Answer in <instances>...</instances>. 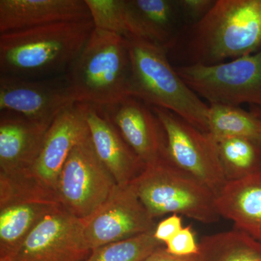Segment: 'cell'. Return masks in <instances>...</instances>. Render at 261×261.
Returning a JSON list of instances; mask_svg holds the SVG:
<instances>
[{"instance_id":"obj_10","label":"cell","mask_w":261,"mask_h":261,"mask_svg":"<svg viewBox=\"0 0 261 261\" xmlns=\"http://www.w3.org/2000/svg\"><path fill=\"white\" fill-rule=\"evenodd\" d=\"M82 221L84 242L91 251L108 244L154 232L157 226L130 185L117 187L97 211Z\"/></svg>"},{"instance_id":"obj_15","label":"cell","mask_w":261,"mask_h":261,"mask_svg":"<svg viewBox=\"0 0 261 261\" xmlns=\"http://www.w3.org/2000/svg\"><path fill=\"white\" fill-rule=\"evenodd\" d=\"M85 104V116L94 150L119 187H126L145 164L125 142L102 108Z\"/></svg>"},{"instance_id":"obj_16","label":"cell","mask_w":261,"mask_h":261,"mask_svg":"<svg viewBox=\"0 0 261 261\" xmlns=\"http://www.w3.org/2000/svg\"><path fill=\"white\" fill-rule=\"evenodd\" d=\"M87 19L85 0H0V34Z\"/></svg>"},{"instance_id":"obj_7","label":"cell","mask_w":261,"mask_h":261,"mask_svg":"<svg viewBox=\"0 0 261 261\" xmlns=\"http://www.w3.org/2000/svg\"><path fill=\"white\" fill-rule=\"evenodd\" d=\"M175 68L187 86L210 104L261 108V49L219 64Z\"/></svg>"},{"instance_id":"obj_27","label":"cell","mask_w":261,"mask_h":261,"mask_svg":"<svg viewBox=\"0 0 261 261\" xmlns=\"http://www.w3.org/2000/svg\"><path fill=\"white\" fill-rule=\"evenodd\" d=\"M182 228L181 216L172 214L157 224L153 235L156 240L165 245L172 240Z\"/></svg>"},{"instance_id":"obj_17","label":"cell","mask_w":261,"mask_h":261,"mask_svg":"<svg viewBox=\"0 0 261 261\" xmlns=\"http://www.w3.org/2000/svg\"><path fill=\"white\" fill-rule=\"evenodd\" d=\"M129 38L144 39L168 49L177 41V1L125 0Z\"/></svg>"},{"instance_id":"obj_25","label":"cell","mask_w":261,"mask_h":261,"mask_svg":"<svg viewBox=\"0 0 261 261\" xmlns=\"http://www.w3.org/2000/svg\"><path fill=\"white\" fill-rule=\"evenodd\" d=\"M165 248L169 253L179 256L195 255L200 252L199 243L196 241L195 232L191 226L183 227L172 240L165 244Z\"/></svg>"},{"instance_id":"obj_12","label":"cell","mask_w":261,"mask_h":261,"mask_svg":"<svg viewBox=\"0 0 261 261\" xmlns=\"http://www.w3.org/2000/svg\"><path fill=\"white\" fill-rule=\"evenodd\" d=\"M91 252L83 221L59 206L36 226L10 261H85Z\"/></svg>"},{"instance_id":"obj_26","label":"cell","mask_w":261,"mask_h":261,"mask_svg":"<svg viewBox=\"0 0 261 261\" xmlns=\"http://www.w3.org/2000/svg\"><path fill=\"white\" fill-rule=\"evenodd\" d=\"M177 3L181 14L194 25L210 11L216 0H179Z\"/></svg>"},{"instance_id":"obj_20","label":"cell","mask_w":261,"mask_h":261,"mask_svg":"<svg viewBox=\"0 0 261 261\" xmlns=\"http://www.w3.org/2000/svg\"><path fill=\"white\" fill-rule=\"evenodd\" d=\"M207 134L216 142L247 139L261 144V119L237 106L209 104Z\"/></svg>"},{"instance_id":"obj_4","label":"cell","mask_w":261,"mask_h":261,"mask_svg":"<svg viewBox=\"0 0 261 261\" xmlns=\"http://www.w3.org/2000/svg\"><path fill=\"white\" fill-rule=\"evenodd\" d=\"M130 74L128 39L95 28L65 73L76 102L97 107L129 97Z\"/></svg>"},{"instance_id":"obj_28","label":"cell","mask_w":261,"mask_h":261,"mask_svg":"<svg viewBox=\"0 0 261 261\" xmlns=\"http://www.w3.org/2000/svg\"><path fill=\"white\" fill-rule=\"evenodd\" d=\"M144 261H205L200 252L195 255L179 256L169 253L164 247H161L151 254Z\"/></svg>"},{"instance_id":"obj_24","label":"cell","mask_w":261,"mask_h":261,"mask_svg":"<svg viewBox=\"0 0 261 261\" xmlns=\"http://www.w3.org/2000/svg\"><path fill=\"white\" fill-rule=\"evenodd\" d=\"M94 28L128 39L125 0H85Z\"/></svg>"},{"instance_id":"obj_1","label":"cell","mask_w":261,"mask_h":261,"mask_svg":"<svg viewBox=\"0 0 261 261\" xmlns=\"http://www.w3.org/2000/svg\"><path fill=\"white\" fill-rule=\"evenodd\" d=\"M94 29L87 19L0 34V75L40 80L65 74Z\"/></svg>"},{"instance_id":"obj_3","label":"cell","mask_w":261,"mask_h":261,"mask_svg":"<svg viewBox=\"0 0 261 261\" xmlns=\"http://www.w3.org/2000/svg\"><path fill=\"white\" fill-rule=\"evenodd\" d=\"M132 62L129 97L164 108L207 133L209 106L181 78L166 48L144 39H128Z\"/></svg>"},{"instance_id":"obj_18","label":"cell","mask_w":261,"mask_h":261,"mask_svg":"<svg viewBox=\"0 0 261 261\" xmlns=\"http://www.w3.org/2000/svg\"><path fill=\"white\" fill-rule=\"evenodd\" d=\"M221 217L261 244V171L226 184L216 197Z\"/></svg>"},{"instance_id":"obj_5","label":"cell","mask_w":261,"mask_h":261,"mask_svg":"<svg viewBox=\"0 0 261 261\" xmlns=\"http://www.w3.org/2000/svg\"><path fill=\"white\" fill-rule=\"evenodd\" d=\"M130 185L154 220L177 214L209 224L221 218L214 194L168 158L146 165Z\"/></svg>"},{"instance_id":"obj_13","label":"cell","mask_w":261,"mask_h":261,"mask_svg":"<svg viewBox=\"0 0 261 261\" xmlns=\"http://www.w3.org/2000/svg\"><path fill=\"white\" fill-rule=\"evenodd\" d=\"M51 123L1 112L0 181H18L28 174L38 159Z\"/></svg>"},{"instance_id":"obj_22","label":"cell","mask_w":261,"mask_h":261,"mask_svg":"<svg viewBox=\"0 0 261 261\" xmlns=\"http://www.w3.org/2000/svg\"><path fill=\"white\" fill-rule=\"evenodd\" d=\"M220 162L228 182L239 181L261 171V144L243 138L216 142Z\"/></svg>"},{"instance_id":"obj_6","label":"cell","mask_w":261,"mask_h":261,"mask_svg":"<svg viewBox=\"0 0 261 261\" xmlns=\"http://www.w3.org/2000/svg\"><path fill=\"white\" fill-rule=\"evenodd\" d=\"M89 135L85 104L75 102L51 122L38 159L27 176L15 182L0 181V198H25L59 203L56 190L72 149Z\"/></svg>"},{"instance_id":"obj_14","label":"cell","mask_w":261,"mask_h":261,"mask_svg":"<svg viewBox=\"0 0 261 261\" xmlns=\"http://www.w3.org/2000/svg\"><path fill=\"white\" fill-rule=\"evenodd\" d=\"M100 108L145 166L167 158L166 133L150 106L128 97L116 105Z\"/></svg>"},{"instance_id":"obj_9","label":"cell","mask_w":261,"mask_h":261,"mask_svg":"<svg viewBox=\"0 0 261 261\" xmlns=\"http://www.w3.org/2000/svg\"><path fill=\"white\" fill-rule=\"evenodd\" d=\"M152 108L166 133L168 159L202 182L217 197L228 181L220 162L216 141L171 111Z\"/></svg>"},{"instance_id":"obj_19","label":"cell","mask_w":261,"mask_h":261,"mask_svg":"<svg viewBox=\"0 0 261 261\" xmlns=\"http://www.w3.org/2000/svg\"><path fill=\"white\" fill-rule=\"evenodd\" d=\"M59 206L23 198L0 202V261H10L36 226Z\"/></svg>"},{"instance_id":"obj_21","label":"cell","mask_w":261,"mask_h":261,"mask_svg":"<svg viewBox=\"0 0 261 261\" xmlns=\"http://www.w3.org/2000/svg\"><path fill=\"white\" fill-rule=\"evenodd\" d=\"M199 247L205 261H261V244L236 228L202 237Z\"/></svg>"},{"instance_id":"obj_23","label":"cell","mask_w":261,"mask_h":261,"mask_svg":"<svg viewBox=\"0 0 261 261\" xmlns=\"http://www.w3.org/2000/svg\"><path fill=\"white\" fill-rule=\"evenodd\" d=\"M154 232L143 233L94 249L85 261H144L165 245Z\"/></svg>"},{"instance_id":"obj_8","label":"cell","mask_w":261,"mask_h":261,"mask_svg":"<svg viewBox=\"0 0 261 261\" xmlns=\"http://www.w3.org/2000/svg\"><path fill=\"white\" fill-rule=\"evenodd\" d=\"M118 187L98 158L89 132L65 161L57 186V200L67 212L84 220L97 211Z\"/></svg>"},{"instance_id":"obj_11","label":"cell","mask_w":261,"mask_h":261,"mask_svg":"<svg viewBox=\"0 0 261 261\" xmlns=\"http://www.w3.org/2000/svg\"><path fill=\"white\" fill-rule=\"evenodd\" d=\"M77 102L66 75L40 80L0 75V111L39 122H53Z\"/></svg>"},{"instance_id":"obj_29","label":"cell","mask_w":261,"mask_h":261,"mask_svg":"<svg viewBox=\"0 0 261 261\" xmlns=\"http://www.w3.org/2000/svg\"><path fill=\"white\" fill-rule=\"evenodd\" d=\"M250 112H252L261 119V108L256 107V106H250Z\"/></svg>"},{"instance_id":"obj_2","label":"cell","mask_w":261,"mask_h":261,"mask_svg":"<svg viewBox=\"0 0 261 261\" xmlns=\"http://www.w3.org/2000/svg\"><path fill=\"white\" fill-rule=\"evenodd\" d=\"M189 32V65H216L254 54L261 49V0H216Z\"/></svg>"}]
</instances>
